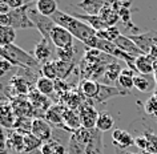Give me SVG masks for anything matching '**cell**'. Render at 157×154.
<instances>
[{"instance_id":"1","label":"cell","mask_w":157,"mask_h":154,"mask_svg":"<svg viewBox=\"0 0 157 154\" xmlns=\"http://www.w3.org/2000/svg\"><path fill=\"white\" fill-rule=\"evenodd\" d=\"M51 19L55 21L56 25H60L63 28H65L75 39L80 40L81 43L87 41L88 39H91L93 36H96V33H97L95 29L91 28L88 24H85L84 21L78 20V19H76L73 15L63 12L60 9H59Z\"/></svg>"},{"instance_id":"2","label":"cell","mask_w":157,"mask_h":154,"mask_svg":"<svg viewBox=\"0 0 157 154\" xmlns=\"http://www.w3.org/2000/svg\"><path fill=\"white\" fill-rule=\"evenodd\" d=\"M28 16L31 19V21L33 23L35 28L41 33L43 39H45L47 41L51 43V32H52V29L55 28V25H56L55 21L51 17L43 16L41 13H39V11L36 9V7H35L33 3H31V6H29Z\"/></svg>"},{"instance_id":"3","label":"cell","mask_w":157,"mask_h":154,"mask_svg":"<svg viewBox=\"0 0 157 154\" xmlns=\"http://www.w3.org/2000/svg\"><path fill=\"white\" fill-rule=\"evenodd\" d=\"M89 140H91V130L80 128L69 136L67 153L68 154H85Z\"/></svg>"},{"instance_id":"4","label":"cell","mask_w":157,"mask_h":154,"mask_svg":"<svg viewBox=\"0 0 157 154\" xmlns=\"http://www.w3.org/2000/svg\"><path fill=\"white\" fill-rule=\"evenodd\" d=\"M31 3H27L24 7L19 9H13L10 12L11 17V27L15 29H28V28H35L33 23L31 21L28 16V9H29Z\"/></svg>"},{"instance_id":"5","label":"cell","mask_w":157,"mask_h":154,"mask_svg":"<svg viewBox=\"0 0 157 154\" xmlns=\"http://www.w3.org/2000/svg\"><path fill=\"white\" fill-rule=\"evenodd\" d=\"M75 37L71 35L65 28L60 25H55V28L51 32V43L56 47V49H65V48H72Z\"/></svg>"},{"instance_id":"6","label":"cell","mask_w":157,"mask_h":154,"mask_svg":"<svg viewBox=\"0 0 157 154\" xmlns=\"http://www.w3.org/2000/svg\"><path fill=\"white\" fill-rule=\"evenodd\" d=\"M78 114H80V121H81V128L87 130L96 129L97 118H99V112L95 109L92 104H87L83 102V105L78 109Z\"/></svg>"},{"instance_id":"7","label":"cell","mask_w":157,"mask_h":154,"mask_svg":"<svg viewBox=\"0 0 157 154\" xmlns=\"http://www.w3.org/2000/svg\"><path fill=\"white\" fill-rule=\"evenodd\" d=\"M131 40L135 43V44L139 47L140 51L144 54H149L151 49L155 45H157V35L153 31H149V32L145 33H140V35H131Z\"/></svg>"},{"instance_id":"8","label":"cell","mask_w":157,"mask_h":154,"mask_svg":"<svg viewBox=\"0 0 157 154\" xmlns=\"http://www.w3.org/2000/svg\"><path fill=\"white\" fill-rule=\"evenodd\" d=\"M31 133H32L35 137H37L39 140H41L43 142H47L52 138L53 129L47 120L36 117V118H33V121H32V129H31Z\"/></svg>"},{"instance_id":"9","label":"cell","mask_w":157,"mask_h":154,"mask_svg":"<svg viewBox=\"0 0 157 154\" xmlns=\"http://www.w3.org/2000/svg\"><path fill=\"white\" fill-rule=\"evenodd\" d=\"M63 125H64V132L67 133H75L76 130H78L81 128V121H80V114H78L77 110L73 109H64V113H63Z\"/></svg>"},{"instance_id":"10","label":"cell","mask_w":157,"mask_h":154,"mask_svg":"<svg viewBox=\"0 0 157 154\" xmlns=\"http://www.w3.org/2000/svg\"><path fill=\"white\" fill-rule=\"evenodd\" d=\"M51 44L52 43L47 41L45 39H41L40 41L35 45V51H33V57L36 58L39 62L41 64H45L48 61H52L51 57H52V48H51Z\"/></svg>"},{"instance_id":"11","label":"cell","mask_w":157,"mask_h":154,"mask_svg":"<svg viewBox=\"0 0 157 154\" xmlns=\"http://www.w3.org/2000/svg\"><path fill=\"white\" fill-rule=\"evenodd\" d=\"M112 144L119 149H127L135 145V138L124 129H113L112 133Z\"/></svg>"},{"instance_id":"12","label":"cell","mask_w":157,"mask_h":154,"mask_svg":"<svg viewBox=\"0 0 157 154\" xmlns=\"http://www.w3.org/2000/svg\"><path fill=\"white\" fill-rule=\"evenodd\" d=\"M115 44L120 51H123V52H125L127 54H129V56H132V57H139V56H141V54H144L140 51L139 47L131 40V37L125 36V35H121V36L115 41Z\"/></svg>"},{"instance_id":"13","label":"cell","mask_w":157,"mask_h":154,"mask_svg":"<svg viewBox=\"0 0 157 154\" xmlns=\"http://www.w3.org/2000/svg\"><path fill=\"white\" fill-rule=\"evenodd\" d=\"M128 94L127 90H123L121 88H117L115 85H107V84H100L99 94L96 96L95 100L97 102H105L109 98L116 97V96H125Z\"/></svg>"},{"instance_id":"14","label":"cell","mask_w":157,"mask_h":154,"mask_svg":"<svg viewBox=\"0 0 157 154\" xmlns=\"http://www.w3.org/2000/svg\"><path fill=\"white\" fill-rule=\"evenodd\" d=\"M156 58H153L149 54H141V56L136 57L135 61V66L136 70L139 74H143V76H148V74L155 73V69H153V62H155Z\"/></svg>"},{"instance_id":"15","label":"cell","mask_w":157,"mask_h":154,"mask_svg":"<svg viewBox=\"0 0 157 154\" xmlns=\"http://www.w3.org/2000/svg\"><path fill=\"white\" fill-rule=\"evenodd\" d=\"M67 106L63 105H53L45 112V118L51 125H56L59 129L64 130V125H63V113Z\"/></svg>"},{"instance_id":"16","label":"cell","mask_w":157,"mask_h":154,"mask_svg":"<svg viewBox=\"0 0 157 154\" xmlns=\"http://www.w3.org/2000/svg\"><path fill=\"white\" fill-rule=\"evenodd\" d=\"M85 154H103V133L100 130H91V140Z\"/></svg>"},{"instance_id":"17","label":"cell","mask_w":157,"mask_h":154,"mask_svg":"<svg viewBox=\"0 0 157 154\" xmlns=\"http://www.w3.org/2000/svg\"><path fill=\"white\" fill-rule=\"evenodd\" d=\"M71 15H73V16L76 19H78V20L84 21L85 24H88L91 28L95 29L96 32H99V31H104V29L108 28V25L105 24L104 20L100 16H91V15H85V13L83 15V13H77V12L71 13Z\"/></svg>"},{"instance_id":"18","label":"cell","mask_w":157,"mask_h":154,"mask_svg":"<svg viewBox=\"0 0 157 154\" xmlns=\"http://www.w3.org/2000/svg\"><path fill=\"white\" fill-rule=\"evenodd\" d=\"M104 6L105 2H100V0H84L76 4L77 8L85 11V15H91V16H99Z\"/></svg>"},{"instance_id":"19","label":"cell","mask_w":157,"mask_h":154,"mask_svg":"<svg viewBox=\"0 0 157 154\" xmlns=\"http://www.w3.org/2000/svg\"><path fill=\"white\" fill-rule=\"evenodd\" d=\"M16 120H17V117L13 112L12 106L11 105L0 106V124H2L3 128H7V129L15 128Z\"/></svg>"},{"instance_id":"20","label":"cell","mask_w":157,"mask_h":154,"mask_svg":"<svg viewBox=\"0 0 157 154\" xmlns=\"http://www.w3.org/2000/svg\"><path fill=\"white\" fill-rule=\"evenodd\" d=\"M7 148L13 150L15 153H21L24 152V134L19 133V132H10L8 137L6 141Z\"/></svg>"},{"instance_id":"21","label":"cell","mask_w":157,"mask_h":154,"mask_svg":"<svg viewBox=\"0 0 157 154\" xmlns=\"http://www.w3.org/2000/svg\"><path fill=\"white\" fill-rule=\"evenodd\" d=\"M80 90L88 100H95L100 90V82H97L92 78H85L80 84Z\"/></svg>"},{"instance_id":"22","label":"cell","mask_w":157,"mask_h":154,"mask_svg":"<svg viewBox=\"0 0 157 154\" xmlns=\"http://www.w3.org/2000/svg\"><path fill=\"white\" fill-rule=\"evenodd\" d=\"M99 16L103 19L104 23L108 27H116V23L120 20L119 12L112 7V3H108V2H105V6H104V8L101 9Z\"/></svg>"},{"instance_id":"23","label":"cell","mask_w":157,"mask_h":154,"mask_svg":"<svg viewBox=\"0 0 157 154\" xmlns=\"http://www.w3.org/2000/svg\"><path fill=\"white\" fill-rule=\"evenodd\" d=\"M136 74H139L137 72H135V70L129 69V68H124L123 72H121L119 80H117V84H119V86L123 90H131L132 88H135V76Z\"/></svg>"},{"instance_id":"24","label":"cell","mask_w":157,"mask_h":154,"mask_svg":"<svg viewBox=\"0 0 157 154\" xmlns=\"http://www.w3.org/2000/svg\"><path fill=\"white\" fill-rule=\"evenodd\" d=\"M35 7L39 11V13H41L43 16H47V17H52L59 11L57 3L55 0H37L35 3Z\"/></svg>"},{"instance_id":"25","label":"cell","mask_w":157,"mask_h":154,"mask_svg":"<svg viewBox=\"0 0 157 154\" xmlns=\"http://www.w3.org/2000/svg\"><path fill=\"white\" fill-rule=\"evenodd\" d=\"M35 88H36V90L40 94H43V96H45V97H48V96H51V94L55 92V89H56V84H55L53 80H49V78L41 76V77L36 78Z\"/></svg>"},{"instance_id":"26","label":"cell","mask_w":157,"mask_h":154,"mask_svg":"<svg viewBox=\"0 0 157 154\" xmlns=\"http://www.w3.org/2000/svg\"><path fill=\"white\" fill-rule=\"evenodd\" d=\"M40 152L43 154H68L65 146L55 138H51L49 141L44 142L40 148Z\"/></svg>"},{"instance_id":"27","label":"cell","mask_w":157,"mask_h":154,"mask_svg":"<svg viewBox=\"0 0 157 154\" xmlns=\"http://www.w3.org/2000/svg\"><path fill=\"white\" fill-rule=\"evenodd\" d=\"M115 125V120L113 116L109 112H100L99 113V118H97V124H96V129L100 130L101 133L108 132V130L113 129Z\"/></svg>"},{"instance_id":"28","label":"cell","mask_w":157,"mask_h":154,"mask_svg":"<svg viewBox=\"0 0 157 154\" xmlns=\"http://www.w3.org/2000/svg\"><path fill=\"white\" fill-rule=\"evenodd\" d=\"M53 62H55V66H56V70H57L59 80H63V81H64L65 78H68V76L73 72L75 66H76L75 62H65V61H60V60H53Z\"/></svg>"},{"instance_id":"29","label":"cell","mask_w":157,"mask_h":154,"mask_svg":"<svg viewBox=\"0 0 157 154\" xmlns=\"http://www.w3.org/2000/svg\"><path fill=\"white\" fill-rule=\"evenodd\" d=\"M16 40V29L12 27H0V47L13 44Z\"/></svg>"},{"instance_id":"30","label":"cell","mask_w":157,"mask_h":154,"mask_svg":"<svg viewBox=\"0 0 157 154\" xmlns=\"http://www.w3.org/2000/svg\"><path fill=\"white\" fill-rule=\"evenodd\" d=\"M121 72H123V68H121V65H120V61L115 60L113 62H109V64L107 65L104 77L107 78V80H109L111 82H115V81L119 80Z\"/></svg>"},{"instance_id":"31","label":"cell","mask_w":157,"mask_h":154,"mask_svg":"<svg viewBox=\"0 0 157 154\" xmlns=\"http://www.w3.org/2000/svg\"><path fill=\"white\" fill-rule=\"evenodd\" d=\"M43 144H44V142L41 140H39L37 137H35L32 133L24 134V152H25V154L40 150Z\"/></svg>"},{"instance_id":"32","label":"cell","mask_w":157,"mask_h":154,"mask_svg":"<svg viewBox=\"0 0 157 154\" xmlns=\"http://www.w3.org/2000/svg\"><path fill=\"white\" fill-rule=\"evenodd\" d=\"M11 86L13 88L15 93L16 94H28L29 93V86H28V81L21 76H13L11 78Z\"/></svg>"},{"instance_id":"33","label":"cell","mask_w":157,"mask_h":154,"mask_svg":"<svg viewBox=\"0 0 157 154\" xmlns=\"http://www.w3.org/2000/svg\"><path fill=\"white\" fill-rule=\"evenodd\" d=\"M96 36L99 39H101V40L115 43L117 39L121 36V33H120V31L117 27H108V28L104 29V31H99V32L96 33Z\"/></svg>"},{"instance_id":"34","label":"cell","mask_w":157,"mask_h":154,"mask_svg":"<svg viewBox=\"0 0 157 154\" xmlns=\"http://www.w3.org/2000/svg\"><path fill=\"white\" fill-rule=\"evenodd\" d=\"M135 88L137 90H140V92H149L152 88H153V85H152V81L149 80V78L147 76H143V74H136L135 76Z\"/></svg>"},{"instance_id":"35","label":"cell","mask_w":157,"mask_h":154,"mask_svg":"<svg viewBox=\"0 0 157 154\" xmlns=\"http://www.w3.org/2000/svg\"><path fill=\"white\" fill-rule=\"evenodd\" d=\"M32 121L29 117H17L16 124H15V130L21 134H28L31 133V129H32Z\"/></svg>"},{"instance_id":"36","label":"cell","mask_w":157,"mask_h":154,"mask_svg":"<svg viewBox=\"0 0 157 154\" xmlns=\"http://www.w3.org/2000/svg\"><path fill=\"white\" fill-rule=\"evenodd\" d=\"M41 74L49 80H53L56 81L59 80V76H57V70H56V66H55V62L53 61H48L45 64L41 65V69H40Z\"/></svg>"},{"instance_id":"37","label":"cell","mask_w":157,"mask_h":154,"mask_svg":"<svg viewBox=\"0 0 157 154\" xmlns=\"http://www.w3.org/2000/svg\"><path fill=\"white\" fill-rule=\"evenodd\" d=\"M76 57V48H65V49H57V60L65 61V62H75Z\"/></svg>"},{"instance_id":"38","label":"cell","mask_w":157,"mask_h":154,"mask_svg":"<svg viewBox=\"0 0 157 154\" xmlns=\"http://www.w3.org/2000/svg\"><path fill=\"white\" fill-rule=\"evenodd\" d=\"M144 136L147 138V150L145 152L148 154H157V136L149 130L144 133Z\"/></svg>"},{"instance_id":"39","label":"cell","mask_w":157,"mask_h":154,"mask_svg":"<svg viewBox=\"0 0 157 154\" xmlns=\"http://www.w3.org/2000/svg\"><path fill=\"white\" fill-rule=\"evenodd\" d=\"M144 110L148 116L157 118V100L155 97H149L144 104Z\"/></svg>"},{"instance_id":"40","label":"cell","mask_w":157,"mask_h":154,"mask_svg":"<svg viewBox=\"0 0 157 154\" xmlns=\"http://www.w3.org/2000/svg\"><path fill=\"white\" fill-rule=\"evenodd\" d=\"M13 68H15V66L11 64V62H8L7 60H4V58L0 57V77L6 76V74L8 73L11 69H13Z\"/></svg>"},{"instance_id":"41","label":"cell","mask_w":157,"mask_h":154,"mask_svg":"<svg viewBox=\"0 0 157 154\" xmlns=\"http://www.w3.org/2000/svg\"><path fill=\"white\" fill-rule=\"evenodd\" d=\"M7 3H8V6L11 7V9H19L21 8V7H24L27 3L23 2V0H7Z\"/></svg>"},{"instance_id":"42","label":"cell","mask_w":157,"mask_h":154,"mask_svg":"<svg viewBox=\"0 0 157 154\" xmlns=\"http://www.w3.org/2000/svg\"><path fill=\"white\" fill-rule=\"evenodd\" d=\"M135 145L141 150H147V138H145V136H140L135 138Z\"/></svg>"},{"instance_id":"43","label":"cell","mask_w":157,"mask_h":154,"mask_svg":"<svg viewBox=\"0 0 157 154\" xmlns=\"http://www.w3.org/2000/svg\"><path fill=\"white\" fill-rule=\"evenodd\" d=\"M11 7L8 6L7 0H0V13L2 15H8L11 12Z\"/></svg>"},{"instance_id":"44","label":"cell","mask_w":157,"mask_h":154,"mask_svg":"<svg viewBox=\"0 0 157 154\" xmlns=\"http://www.w3.org/2000/svg\"><path fill=\"white\" fill-rule=\"evenodd\" d=\"M0 27H11V17L8 15H2L0 13Z\"/></svg>"},{"instance_id":"45","label":"cell","mask_w":157,"mask_h":154,"mask_svg":"<svg viewBox=\"0 0 157 154\" xmlns=\"http://www.w3.org/2000/svg\"><path fill=\"white\" fill-rule=\"evenodd\" d=\"M7 134H6V132H4V128L3 126H0V142H4L6 144V141H7Z\"/></svg>"},{"instance_id":"46","label":"cell","mask_w":157,"mask_h":154,"mask_svg":"<svg viewBox=\"0 0 157 154\" xmlns=\"http://www.w3.org/2000/svg\"><path fill=\"white\" fill-rule=\"evenodd\" d=\"M0 154H8V148L4 142H0Z\"/></svg>"},{"instance_id":"47","label":"cell","mask_w":157,"mask_h":154,"mask_svg":"<svg viewBox=\"0 0 157 154\" xmlns=\"http://www.w3.org/2000/svg\"><path fill=\"white\" fill-rule=\"evenodd\" d=\"M153 69H155V72H157V58L155 60V62H153Z\"/></svg>"},{"instance_id":"48","label":"cell","mask_w":157,"mask_h":154,"mask_svg":"<svg viewBox=\"0 0 157 154\" xmlns=\"http://www.w3.org/2000/svg\"><path fill=\"white\" fill-rule=\"evenodd\" d=\"M153 97H155L156 100H157V86L155 88V90H153Z\"/></svg>"},{"instance_id":"49","label":"cell","mask_w":157,"mask_h":154,"mask_svg":"<svg viewBox=\"0 0 157 154\" xmlns=\"http://www.w3.org/2000/svg\"><path fill=\"white\" fill-rule=\"evenodd\" d=\"M153 78H155V82L157 84V72H155V73H153Z\"/></svg>"}]
</instances>
